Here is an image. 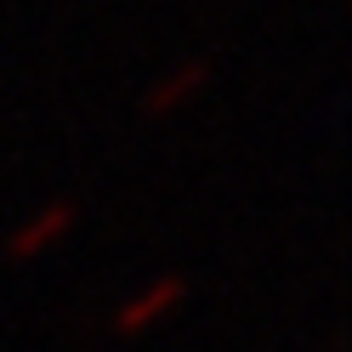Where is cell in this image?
<instances>
[{
  "label": "cell",
  "mask_w": 352,
  "mask_h": 352,
  "mask_svg": "<svg viewBox=\"0 0 352 352\" xmlns=\"http://www.w3.org/2000/svg\"><path fill=\"white\" fill-rule=\"evenodd\" d=\"M182 301H188V278H182V273H160V278H148L137 296H125V301H120V313H114V336H148L153 324H165L170 313H182Z\"/></svg>",
  "instance_id": "6da1fadb"
},
{
  "label": "cell",
  "mask_w": 352,
  "mask_h": 352,
  "mask_svg": "<svg viewBox=\"0 0 352 352\" xmlns=\"http://www.w3.org/2000/svg\"><path fill=\"white\" fill-rule=\"evenodd\" d=\"M74 228H80V205H74V199H52V205H40L34 216H23V222L12 228L6 256H12V261H34V256L57 250Z\"/></svg>",
  "instance_id": "7a4b0ae2"
},
{
  "label": "cell",
  "mask_w": 352,
  "mask_h": 352,
  "mask_svg": "<svg viewBox=\"0 0 352 352\" xmlns=\"http://www.w3.org/2000/svg\"><path fill=\"white\" fill-rule=\"evenodd\" d=\"M210 85V57H188L176 74H165V80H153V91H148V102H142V114L148 120H165V114H176V108H188L193 97H199Z\"/></svg>",
  "instance_id": "3957f363"
}]
</instances>
